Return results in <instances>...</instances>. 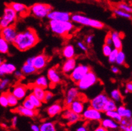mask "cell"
Instances as JSON below:
<instances>
[{
  "mask_svg": "<svg viewBox=\"0 0 132 131\" xmlns=\"http://www.w3.org/2000/svg\"><path fill=\"white\" fill-rule=\"evenodd\" d=\"M39 41L36 31L33 28H28L17 33L13 45L19 50L24 52L35 47Z\"/></svg>",
  "mask_w": 132,
  "mask_h": 131,
  "instance_id": "6da1fadb",
  "label": "cell"
},
{
  "mask_svg": "<svg viewBox=\"0 0 132 131\" xmlns=\"http://www.w3.org/2000/svg\"><path fill=\"white\" fill-rule=\"evenodd\" d=\"M50 30L57 36L67 37L74 31V25L71 20L70 21H58L50 20L48 23Z\"/></svg>",
  "mask_w": 132,
  "mask_h": 131,
  "instance_id": "7a4b0ae2",
  "label": "cell"
},
{
  "mask_svg": "<svg viewBox=\"0 0 132 131\" xmlns=\"http://www.w3.org/2000/svg\"><path fill=\"white\" fill-rule=\"evenodd\" d=\"M70 20L74 23L82 25V26H89V27L99 29V30L104 28L105 27V24L102 22L90 19L86 15L79 14V13L71 14Z\"/></svg>",
  "mask_w": 132,
  "mask_h": 131,
  "instance_id": "3957f363",
  "label": "cell"
},
{
  "mask_svg": "<svg viewBox=\"0 0 132 131\" xmlns=\"http://www.w3.org/2000/svg\"><path fill=\"white\" fill-rule=\"evenodd\" d=\"M18 15L16 12L9 4L7 5L4 8L3 14L0 17V30L15 24Z\"/></svg>",
  "mask_w": 132,
  "mask_h": 131,
  "instance_id": "277c9868",
  "label": "cell"
},
{
  "mask_svg": "<svg viewBox=\"0 0 132 131\" xmlns=\"http://www.w3.org/2000/svg\"><path fill=\"white\" fill-rule=\"evenodd\" d=\"M53 8L50 5L42 3H36L32 5L29 9L30 14L39 19H42L47 17Z\"/></svg>",
  "mask_w": 132,
  "mask_h": 131,
  "instance_id": "5b68a950",
  "label": "cell"
},
{
  "mask_svg": "<svg viewBox=\"0 0 132 131\" xmlns=\"http://www.w3.org/2000/svg\"><path fill=\"white\" fill-rule=\"evenodd\" d=\"M98 82L97 75L91 69L88 73L83 77L82 79L77 83L78 89L80 91H87L92 88Z\"/></svg>",
  "mask_w": 132,
  "mask_h": 131,
  "instance_id": "8992f818",
  "label": "cell"
},
{
  "mask_svg": "<svg viewBox=\"0 0 132 131\" xmlns=\"http://www.w3.org/2000/svg\"><path fill=\"white\" fill-rule=\"evenodd\" d=\"M90 66L86 64H78L76 65L72 72L69 75L70 79L74 83L77 84L78 81H80L82 77L88 73L91 70Z\"/></svg>",
  "mask_w": 132,
  "mask_h": 131,
  "instance_id": "52a82bcc",
  "label": "cell"
},
{
  "mask_svg": "<svg viewBox=\"0 0 132 131\" xmlns=\"http://www.w3.org/2000/svg\"><path fill=\"white\" fill-rule=\"evenodd\" d=\"M109 99V97L105 92H101L89 101V106L98 111L103 112L104 107Z\"/></svg>",
  "mask_w": 132,
  "mask_h": 131,
  "instance_id": "ba28073f",
  "label": "cell"
},
{
  "mask_svg": "<svg viewBox=\"0 0 132 131\" xmlns=\"http://www.w3.org/2000/svg\"><path fill=\"white\" fill-rule=\"evenodd\" d=\"M82 119L88 121H96L99 122L103 118V112L95 110L89 106L81 115Z\"/></svg>",
  "mask_w": 132,
  "mask_h": 131,
  "instance_id": "9c48e42d",
  "label": "cell"
},
{
  "mask_svg": "<svg viewBox=\"0 0 132 131\" xmlns=\"http://www.w3.org/2000/svg\"><path fill=\"white\" fill-rule=\"evenodd\" d=\"M18 32L15 24L0 30V36L10 44H13Z\"/></svg>",
  "mask_w": 132,
  "mask_h": 131,
  "instance_id": "30bf717a",
  "label": "cell"
},
{
  "mask_svg": "<svg viewBox=\"0 0 132 131\" xmlns=\"http://www.w3.org/2000/svg\"><path fill=\"white\" fill-rule=\"evenodd\" d=\"M61 114L62 118L67 122L68 125L76 124L81 119V115L73 112L68 108H66L64 110H63Z\"/></svg>",
  "mask_w": 132,
  "mask_h": 131,
  "instance_id": "8fae6325",
  "label": "cell"
},
{
  "mask_svg": "<svg viewBox=\"0 0 132 131\" xmlns=\"http://www.w3.org/2000/svg\"><path fill=\"white\" fill-rule=\"evenodd\" d=\"M47 18L49 20H58V21H70L71 19V14L68 12L52 10L47 14Z\"/></svg>",
  "mask_w": 132,
  "mask_h": 131,
  "instance_id": "7c38bea8",
  "label": "cell"
},
{
  "mask_svg": "<svg viewBox=\"0 0 132 131\" xmlns=\"http://www.w3.org/2000/svg\"><path fill=\"white\" fill-rule=\"evenodd\" d=\"M49 61V57L45 54H40L36 56H34L32 65L36 68L37 72L42 70L47 66Z\"/></svg>",
  "mask_w": 132,
  "mask_h": 131,
  "instance_id": "4fadbf2b",
  "label": "cell"
},
{
  "mask_svg": "<svg viewBox=\"0 0 132 131\" xmlns=\"http://www.w3.org/2000/svg\"><path fill=\"white\" fill-rule=\"evenodd\" d=\"M28 88L26 85L22 84H16L12 89L11 92L19 100H22L26 98Z\"/></svg>",
  "mask_w": 132,
  "mask_h": 131,
  "instance_id": "5bb4252c",
  "label": "cell"
},
{
  "mask_svg": "<svg viewBox=\"0 0 132 131\" xmlns=\"http://www.w3.org/2000/svg\"><path fill=\"white\" fill-rule=\"evenodd\" d=\"M47 77L50 81V85H57V84H59L62 81L61 74L57 68L55 67H53L48 69Z\"/></svg>",
  "mask_w": 132,
  "mask_h": 131,
  "instance_id": "9a60e30c",
  "label": "cell"
},
{
  "mask_svg": "<svg viewBox=\"0 0 132 131\" xmlns=\"http://www.w3.org/2000/svg\"><path fill=\"white\" fill-rule=\"evenodd\" d=\"M79 94H80V92H79V89H78V87L73 86V87H70V89H68L65 94L64 104H63L64 106H65V108H67L74 100H76L78 97Z\"/></svg>",
  "mask_w": 132,
  "mask_h": 131,
  "instance_id": "2e32d148",
  "label": "cell"
},
{
  "mask_svg": "<svg viewBox=\"0 0 132 131\" xmlns=\"http://www.w3.org/2000/svg\"><path fill=\"white\" fill-rule=\"evenodd\" d=\"M80 95V94H79ZM85 102L86 101H84L80 98V97L78 96L76 100H74L68 106L67 108H68L70 110L73 111V112L76 113V114H78V115H81V113H83V111H84L85 110Z\"/></svg>",
  "mask_w": 132,
  "mask_h": 131,
  "instance_id": "e0dca14e",
  "label": "cell"
},
{
  "mask_svg": "<svg viewBox=\"0 0 132 131\" xmlns=\"http://www.w3.org/2000/svg\"><path fill=\"white\" fill-rule=\"evenodd\" d=\"M9 5L13 8V10L16 12L17 15H19L21 17H26L30 14L28 7L24 4L17 3V2H12Z\"/></svg>",
  "mask_w": 132,
  "mask_h": 131,
  "instance_id": "ac0fdd59",
  "label": "cell"
},
{
  "mask_svg": "<svg viewBox=\"0 0 132 131\" xmlns=\"http://www.w3.org/2000/svg\"><path fill=\"white\" fill-rule=\"evenodd\" d=\"M64 110V105L61 102H57L51 104L47 108V113L50 117H53L60 115Z\"/></svg>",
  "mask_w": 132,
  "mask_h": 131,
  "instance_id": "d6986e66",
  "label": "cell"
},
{
  "mask_svg": "<svg viewBox=\"0 0 132 131\" xmlns=\"http://www.w3.org/2000/svg\"><path fill=\"white\" fill-rule=\"evenodd\" d=\"M76 65H77V63H76V60L75 58L67 59L63 62L61 67V71L62 74L66 75H69Z\"/></svg>",
  "mask_w": 132,
  "mask_h": 131,
  "instance_id": "ffe728a7",
  "label": "cell"
},
{
  "mask_svg": "<svg viewBox=\"0 0 132 131\" xmlns=\"http://www.w3.org/2000/svg\"><path fill=\"white\" fill-rule=\"evenodd\" d=\"M16 69V68L15 64L4 61L0 65V77L5 75L13 74Z\"/></svg>",
  "mask_w": 132,
  "mask_h": 131,
  "instance_id": "44dd1931",
  "label": "cell"
},
{
  "mask_svg": "<svg viewBox=\"0 0 132 131\" xmlns=\"http://www.w3.org/2000/svg\"><path fill=\"white\" fill-rule=\"evenodd\" d=\"M111 38L112 40V45L114 49L120 50L122 49L123 43H122V33L116 31H112L110 32Z\"/></svg>",
  "mask_w": 132,
  "mask_h": 131,
  "instance_id": "7402d4cb",
  "label": "cell"
},
{
  "mask_svg": "<svg viewBox=\"0 0 132 131\" xmlns=\"http://www.w3.org/2000/svg\"><path fill=\"white\" fill-rule=\"evenodd\" d=\"M99 122H100L99 125L107 129L108 130H115L118 129L119 123L109 117H106L105 118H103Z\"/></svg>",
  "mask_w": 132,
  "mask_h": 131,
  "instance_id": "603a6c76",
  "label": "cell"
},
{
  "mask_svg": "<svg viewBox=\"0 0 132 131\" xmlns=\"http://www.w3.org/2000/svg\"><path fill=\"white\" fill-rule=\"evenodd\" d=\"M14 111L16 113H18L19 114L21 115H24L25 117H35L36 115L38 114V111L36 110H30V109H27V108H24V107L21 106H19L15 108Z\"/></svg>",
  "mask_w": 132,
  "mask_h": 131,
  "instance_id": "cb8c5ba5",
  "label": "cell"
},
{
  "mask_svg": "<svg viewBox=\"0 0 132 131\" xmlns=\"http://www.w3.org/2000/svg\"><path fill=\"white\" fill-rule=\"evenodd\" d=\"M62 55L66 59L74 58L76 55L75 48L72 44H67L62 49Z\"/></svg>",
  "mask_w": 132,
  "mask_h": 131,
  "instance_id": "d4e9b609",
  "label": "cell"
},
{
  "mask_svg": "<svg viewBox=\"0 0 132 131\" xmlns=\"http://www.w3.org/2000/svg\"><path fill=\"white\" fill-rule=\"evenodd\" d=\"M116 111L118 113L122 118H126L128 119H130L132 117V113L129 109L127 108L124 105H120L119 106H117L116 108Z\"/></svg>",
  "mask_w": 132,
  "mask_h": 131,
  "instance_id": "484cf974",
  "label": "cell"
},
{
  "mask_svg": "<svg viewBox=\"0 0 132 131\" xmlns=\"http://www.w3.org/2000/svg\"><path fill=\"white\" fill-rule=\"evenodd\" d=\"M34 85L46 89L50 86V81L45 75H40L35 80Z\"/></svg>",
  "mask_w": 132,
  "mask_h": 131,
  "instance_id": "4316f807",
  "label": "cell"
},
{
  "mask_svg": "<svg viewBox=\"0 0 132 131\" xmlns=\"http://www.w3.org/2000/svg\"><path fill=\"white\" fill-rule=\"evenodd\" d=\"M32 94L34 95L36 97L38 98L39 100L42 102H44V98H45V89L39 87L38 86H32Z\"/></svg>",
  "mask_w": 132,
  "mask_h": 131,
  "instance_id": "83f0119b",
  "label": "cell"
},
{
  "mask_svg": "<svg viewBox=\"0 0 132 131\" xmlns=\"http://www.w3.org/2000/svg\"><path fill=\"white\" fill-rule=\"evenodd\" d=\"M39 131H57V128L53 122L47 121L39 125Z\"/></svg>",
  "mask_w": 132,
  "mask_h": 131,
  "instance_id": "f1b7e54d",
  "label": "cell"
},
{
  "mask_svg": "<svg viewBox=\"0 0 132 131\" xmlns=\"http://www.w3.org/2000/svg\"><path fill=\"white\" fill-rule=\"evenodd\" d=\"M10 51V43L0 36V54L7 55Z\"/></svg>",
  "mask_w": 132,
  "mask_h": 131,
  "instance_id": "f546056e",
  "label": "cell"
},
{
  "mask_svg": "<svg viewBox=\"0 0 132 131\" xmlns=\"http://www.w3.org/2000/svg\"><path fill=\"white\" fill-rule=\"evenodd\" d=\"M20 70L22 72V74L25 75H31V74H34L37 72V70L34 67L33 65L28 64H26V62L22 65Z\"/></svg>",
  "mask_w": 132,
  "mask_h": 131,
  "instance_id": "4dcf8cb0",
  "label": "cell"
},
{
  "mask_svg": "<svg viewBox=\"0 0 132 131\" xmlns=\"http://www.w3.org/2000/svg\"><path fill=\"white\" fill-rule=\"evenodd\" d=\"M7 98L8 100V104L9 106L14 108V107L17 106L19 104V100L13 95V94L10 92V91H7V92H5Z\"/></svg>",
  "mask_w": 132,
  "mask_h": 131,
  "instance_id": "1f68e13d",
  "label": "cell"
},
{
  "mask_svg": "<svg viewBox=\"0 0 132 131\" xmlns=\"http://www.w3.org/2000/svg\"><path fill=\"white\" fill-rule=\"evenodd\" d=\"M110 99L114 101L115 102H121L122 101V95L120 91L118 89L112 90L110 92Z\"/></svg>",
  "mask_w": 132,
  "mask_h": 131,
  "instance_id": "d6a6232c",
  "label": "cell"
},
{
  "mask_svg": "<svg viewBox=\"0 0 132 131\" xmlns=\"http://www.w3.org/2000/svg\"><path fill=\"white\" fill-rule=\"evenodd\" d=\"M117 108V104L116 102H115L114 101L112 100V99L109 98L106 104H105L104 109H103V113L106 112V111H114V110H116Z\"/></svg>",
  "mask_w": 132,
  "mask_h": 131,
  "instance_id": "836d02e7",
  "label": "cell"
},
{
  "mask_svg": "<svg viewBox=\"0 0 132 131\" xmlns=\"http://www.w3.org/2000/svg\"><path fill=\"white\" fill-rule=\"evenodd\" d=\"M115 63L119 66H123L126 64V55L122 50H118Z\"/></svg>",
  "mask_w": 132,
  "mask_h": 131,
  "instance_id": "e575fe53",
  "label": "cell"
},
{
  "mask_svg": "<svg viewBox=\"0 0 132 131\" xmlns=\"http://www.w3.org/2000/svg\"><path fill=\"white\" fill-rule=\"evenodd\" d=\"M105 114L106 117L114 120V121H116V122H118V123H119L120 121L122 119V117L118 114V113L116 111V110L106 111V112H105Z\"/></svg>",
  "mask_w": 132,
  "mask_h": 131,
  "instance_id": "d590c367",
  "label": "cell"
},
{
  "mask_svg": "<svg viewBox=\"0 0 132 131\" xmlns=\"http://www.w3.org/2000/svg\"><path fill=\"white\" fill-rule=\"evenodd\" d=\"M27 98L31 101V102L33 104V105L35 107L36 110L38 109V108H41L42 106V102L41 100H39L37 97H36L32 93H30L28 94V96L27 97Z\"/></svg>",
  "mask_w": 132,
  "mask_h": 131,
  "instance_id": "8d00e7d4",
  "label": "cell"
},
{
  "mask_svg": "<svg viewBox=\"0 0 132 131\" xmlns=\"http://www.w3.org/2000/svg\"><path fill=\"white\" fill-rule=\"evenodd\" d=\"M114 14H116V16H118L120 17L125 18L127 19H131V13H127L126 11L121 10L119 9H114Z\"/></svg>",
  "mask_w": 132,
  "mask_h": 131,
  "instance_id": "74e56055",
  "label": "cell"
},
{
  "mask_svg": "<svg viewBox=\"0 0 132 131\" xmlns=\"http://www.w3.org/2000/svg\"><path fill=\"white\" fill-rule=\"evenodd\" d=\"M117 9H121V10L123 11H126L127 12V13H131L132 12L131 7L129 6V5L124 3H118V4L117 5Z\"/></svg>",
  "mask_w": 132,
  "mask_h": 131,
  "instance_id": "f35d334b",
  "label": "cell"
},
{
  "mask_svg": "<svg viewBox=\"0 0 132 131\" xmlns=\"http://www.w3.org/2000/svg\"><path fill=\"white\" fill-rule=\"evenodd\" d=\"M118 53V50L114 49V48L112 49V52L110 53V55L108 56V59H109V62L111 64L115 63V61H116V56H117Z\"/></svg>",
  "mask_w": 132,
  "mask_h": 131,
  "instance_id": "ab89813d",
  "label": "cell"
},
{
  "mask_svg": "<svg viewBox=\"0 0 132 131\" xmlns=\"http://www.w3.org/2000/svg\"><path fill=\"white\" fill-rule=\"evenodd\" d=\"M22 106L23 107H24V108H27V109H30V110H36L34 106L33 105V104L31 102V101L27 97H26V98L24 99L23 102H22Z\"/></svg>",
  "mask_w": 132,
  "mask_h": 131,
  "instance_id": "60d3db41",
  "label": "cell"
},
{
  "mask_svg": "<svg viewBox=\"0 0 132 131\" xmlns=\"http://www.w3.org/2000/svg\"><path fill=\"white\" fill-rule=\"evenodd\" d=\"M0 105L3 106V108H7L9 106L7 98L5 92H3L0 94Z\"/></svg>",
  "mask_w": 132,
  "mask_h": 131,
  "instance_id": "b9f144b4",
  "label": "cell"
},
{
  "mask_svg": "<svg viewBox=\"0 0 132 131\" xmlns=\"http://www.w3.org/2000/svg\"><path fill=\"white\" fill-rule=\"evenodd\" d=\"M112 49H112V46L106 45V44H104L103 45V53L104 56L108 57V56L110 55V53L112 52Z\"/></svg>",
  "mask_w": 132,
  "mask_h": 131,
  "instance_id": "7bdbcfd3",
  "label": "cell"
},
{
  "mask_svg": "<svg viewBox=\"0 0 132 131\" xmlns=\"http://www.w3.org/2000/svg\"><path fill=\"white\" fill-rule=\"evenodd\" d=\"M11 82V80L7 77L3 78L2 79V81L0 83V91H3L5 89L7 88L8 85H9Z\"/></svg>",
  "mask_w": 132,
  "mask_h": 131,
  "instance_id": "ee69618b",
  "label": "cell"
},
{
  "mask_svg": "<svg viewBox=\"0 0 132 131\" xmlns=\"http://www.w3.org/2000/svg\"><path fill=\"white\" fill-rule=\"evenodd\" d=\"M54 94L52 92L50 91H45V98H44V100L43 102L44 103H48L53 98Z\"/></svg>",
  "mask_w": 132,
  "mask_h": 131,
  "instance_id": "f6af8a7d",
  "label": "cell"
},
{
  "mask_svg": "<svg viewBox=\"0 0 132 131\" xmlns=\"http://www.w3.org/2000/svg\"><path fill=\"white\" fill-rule=\"evenodd\" d=\"M132 122H131V119H128L126 118H122V120L120 121L119 124L122 125L126 126V127H129V126L132 125Z\"/></svg>",
  "mask_w": 132,
  "mask_h": 131,
  "instance_id": "bcb514c9",
  "label": "cell"
},
{
  "mask_svg": "<svg viewBox=\"0 0 132 131\" xmlns=\"http://www.w3.org/2000/svg\"><path fill=\"white\" fill-rule=\"evenodd\" d=\"M77 46L78 47L80 50L84 51V52H87V50H88V48H87V45H85L84 43L81 41L77 42Z\"/></svg>",
  "mask_w": 132,
  "mask_h": 131,
  "instance_id": "7dc6e473",
  "label": "cell"
},
{
  "mask_svg": "<svg viewBox=\"0 0 132 131\" xmlns=\"http://www.w3.org/2000/svg\"><path fill=\"white\" fill-rule=\"evenodd\" d=\"M105 44L110 45V46H112V38H111V36H110V32H109V33L106 35V36H105Z\"/></svg>",
  "mask_w": 132,
  "mask_h": 131,
  "instance_id": "c3c4849f",
  "label": "cell"
},
{
  "mask_svg": "<svg viewBox=\"0 0 132 131\" xmlns=\"http://www.w3.org/2000/svg\"><path fill=\"white\" fill-rule=\"evenodd\" d=\"M13 74H14V75H15V77L16 78V79H21V78L23 77L24 76V74H22V72H21V70H15V72L13 73Z\"/></svg>",
  "mask_w": 132,
  "mask_h": 131,
  "instance_id": "681fc988",
  "label": "cell"
},
{
  "mask_svg": "<svg viewBox=\"0 0 132 131\" xmlns=\"http://www.w3.org/2000/svg\"><path fill=\"white\" fill-rule=\"evenodd\" d=\"M93 39H94V36L93 35H88L86 38V43H87V45H90L91 43L93 42Z\"/></svg>",
  "mask_w": 132,
  "mask_h": 131,
  "instance_id": "f907efd6",
  "label": "cell"
},
{
  "mask_svg": "<svg viewBox=\"0 0 132 131\" xmlns=\"http://www.w3.org/2000/svg\"><path fill=\"white\" fill-rule=\"evenodd\" d=\"M17 123H18V117L17 116H14V117L12 118V120H11V123H12V126H13L14 128H15L16 126V125H17Z\"/></svg>",
  "mask_w": 132,
  "mask_h": 131,
  "instance_id": "816d5d0a",
  "label": "cell"
},
{
  "mask_svg": "<svg viewBox=\"0 0 132 131\" xmlns=\"http://www.w3.org/2000/svg\"><path fill=\"white\" fill-rule=\"evenodd\" d=\"M125 88H126V89H127L128 91H129V92H131V91H132V83L131 82V81H129V82L127 83L126 84Z\"/></svg>",
  "mask_w": 132,
  "mask_h": 131,
  "instance_id": "f5cc1de1",
  "label": "cell"
},
{
  "mask_svg": "<svg viewBox=\"0 0 132 131\" xmlns=\"http://www.w3.org/2000/svg\"><path fill=\"white\" fill-rule=\"evenodd\" d=\"M76 131H87V128L86 126L80 125L76 128Z\"/></svg>",
  "mask_w": 132,
  "mask_h": 131,
  "instance_id": "db71d44e",
  "label": "cell"
},
{
  "mask_svg": "<svg viewBox=\"0 0 132 131\" xmlns=\"http://www.w3.org/2000/svg\"><path fill=\"white\" fill-rule=\"evenodd\" d=\"M32 131H39V126L36 124H32L30 127Z\"/></svg>",
  "mask_w": 132,
  "mask_h": 131,
  "instance_id": "11a10c76",
  "label": "cell"
},
{
  "mask_svg": "<svg viewBox=\"0 0 132 131\" xmlns=\"http://www.w3.org/2000/svg\"><path fill=\"white\" fill-rule=\"evenodd\" d=\"M110 69H111V71H112V73H114V74H118L120 72V69L118 68L117 66H113L111 67V68H110Z\"/></svg>",
  "mask_w": 132,
  "mask_h": 131,
  "instance_id": "9f6ffc18",
  "label": "cell"
},
{
  "mask_svg": "<svg viewBox=\"0 0 132 131\" xmlns=\"http://www.w3.org/2000/svg\"><path fill=\"white\" fill-rule=\"evenodd\" d=\"M93 131H109V130H108L107 129H106V128H105L104 127H102V126H101L100 125H99V126H97V127L95 128Z\"/></svg>",
  "mask_w": 132,
  "mask_h": 131,
  "instance_id": "6f0895ef",
  "label": "cell"
},
{
  "mask_svg": "<svg viewBox=\"0 0 132 131\" xmlns=\"http://www.w3.org/2000/svg\"><path fill=\"white\" fill-rule=\"evenodd\" d=\"M33 59H34V56L32 57H29L28 58H27L26 61V64H32L33 63Z\"/></svg>",
  "mask_w": 132,
  "mask_h": 131,
  "instance_id": "680465c9",
  "label": "cell"
},
{
  "mask_svg": "<svg viewBox=\"0 0 132 131\" xmlns=\"http://www.w3.org/2000/svg\"><path fill=\"white\" fill-rule=\"evenodd\" d=\"M4 59H3V56H2V55H1V54H0V65L2 64V63H3V62H4Z\"/></svg>",
  "mask_w": 132,
  "mask_h": 131,
  "instance_id": "91938a15",
  "label": "cell"
},
{
  "mask_svg": "<svg viewBox=\"0 0 132 131\" xmlns=\"http://www.w3.org/2000/svg\"><path fill=\"white\" fill-rule=\"evenodd\" d=\"M124 92H125V93H126V94H128V92H129V91H128V90H127V89H125V91H124Z\"/></svg>",
  "mask_w": 132,
  "mask_h": 131,
  "instance_id": "94428289",
  "label": "cell"
},
{
  "mask_svg": "<svg viewBox=\"0 0 132 131\" xmlns=\"http://www.w3.org/2000/svg\"><path fill=\"white\" fill-rule=\"evenodd\" d=\"M2 125L3 126V127H7V125H5V124H2Z\"/></svg>",
  "mask_w": 132,
  "mask_h": 131,
  "instance_id": "6125c7cd",
  "label": "cell"
},
{
  "mask_svg": "<svg viewBox=\"0 0 132 131\" xmlns=\"http://www.w3.org/2000/svg\"><path fill=\"white\" fill-rule=\"evenodd\" d=\"M2 78H1V77H0V83H1V81H2Z\"/></svg>",
  "mask_w": 132,
  "mask_h": 131,
  "instance_id": "be15d7a7",
  "label": "cell"
}]
</instances>
